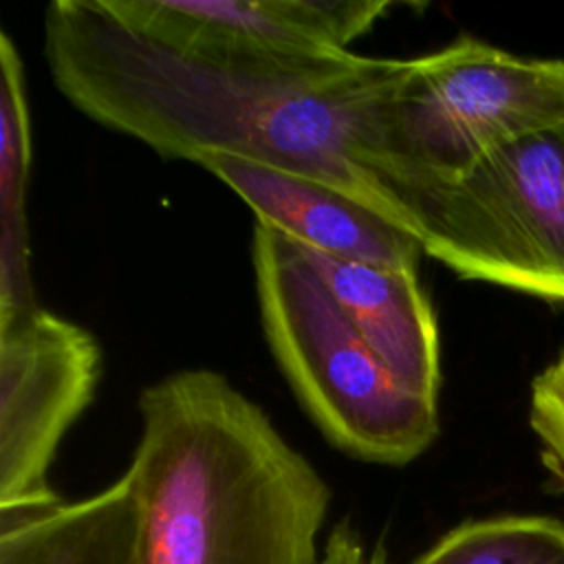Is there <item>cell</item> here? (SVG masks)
Segmentation results:
<instances>
[{
    "label": "cell",
    "mask_w": 564,
    "mask_h": 564,
    "mask_svg": "<svg viewBox=\"0 0 564 564\" xmlns=\"http://www.w3.org/2000/svg\"><path fill=\"white\" fill-rule=\"evenodd\" d=\"M44 59L57 90L95 123L163 159L218 150L330 183L405 227L379 167V106L408 59L236 64L172 51L101 0H53ZM408 229V227H405Z\"/></svg>",
    "instance_id": "obj_1"
},
{
    "label": "cell",
    "mask_w": 564,
    "mask_h": 564,
    "mask_svg": "<svg viewBox=\"0 0 564 564\" xmlns=\"http://www.w3.org/2000/svg\"><path fill=\"white\" fill-rule=\"evenodd\" d=\"M139 416L134 564L319 562L326 480L225 375H165Z\"/></svg>",
    "instance_id": "obj_2"
},
{
    "label": "cell",
    "mask_w": 564,
    "mask_h": 564,
    "mask_svg": "<svg viewBox=\"0 0 564 564\" xmlns=\"http://www.w3.org/2000/svg\"><path fill=\"white\" fill-rule=\"evenodd\" d=\"M256 297L264 339L293 394L344 454L401 467L438 436V401L405 388L364 339L304 249L256 220Z\"/></svg>",
    "instance_id": "obj_3"
},
{
    "label": "cell",
    "mask_w": 564,
    "mask_h": 564,
    "mask_svg": "<svg viewBox=\"0 0 564 564\" xmlns=\"http://www.w3.org/2000/svg\"><path fill=\"white\" fill-rule=\"evenodd\" d=\"M562 123L564 62L527 59L463 35L408 59L386 93L377 123L381 176L401 207L408 192Z\"/></svg>",
    "instance_id": "obj_4"
},
{
    "label": "cell",
    "mask_w": 564,
    "mask_h": 564,
    "mask_svg": "<svg viewBox=\"0 0 564 564\" xmlns=\"http://www.w3.org/2000/svg\"><path fill=\"white\" fill-rule=\"evenodd\" d=\"M423 253L463 280L564 302V123L401 198Z\"/></svg>",
    "instance_id": "obj_5"
},
{
    "label": "cell",
    "mask_w": 564,
    "mask_h": 564,
    "mask_svg": "<svg viewBox=\"0 0 564 564\" xmlns=\"http://www.w3.org/2000/svg\"><path fill=\"white\" fill-rule=\"evenodd\" d=\"M101 372L95 337L42 306L0 319V509L59 498L48 471Z\"/></svg>",
    "instance_id": "obj_6"
},
{
    "label": "cell",
    "mask_w": 564,
    "mask_h": 564,
    "mask_svg": "<svg viewBox=\"0 0 564 564\" xmlns=\"http://www.w3.org/2000/svg\"><path fill=\"white\" fill-rule=\"evenodd\" d=\"M126 26L172 51L258 66L350 53L394 2L381 0H101Z\"/></svg>",
    "instance_id": "obj_7"
},
{
    "label": "cell",
    "mask_w": 564,
    "mask_h": 564,
    "mask_svg": "<svg viewBox=\"0 0 564 564\" xmlns=\"http://www.w3.org/2000/svg\"><path fill=\"white\" fill-rule=\"evenodd\" d=\"M192 163L234 189L256 214L304 249L392 269H416L419 238L383 212L313 176L231 152H198Z\"/></svg>",
    "instance_id": "obj_8"
},
{
    "label": "cell",
    "mask_w": 564,
    "mask_h": 564,
    "mask_svg": "<svg viewBox=\"0 0 564 564\" xmlns=\"http://www.w3.org/2000/svg\"><path fill=\"white\" fill-rule=\"evenodd\" d=\"M304 253L388 370L412 392L438 401V326L416 269L377 267L311 249Z\"/></svg>",
    "instance_id": "obj_9"
},
{
    "label": "cell",
    "mask_w": 564,
    "mask_h": 564,
    "mask_svg": "<svg viewBox=\"0 0 564 564\" xmlns=\"http://www.w3.org/2000/svg\"><path fill=\"white\" fill-rule=\"evenodd\" d=\"M139 502L128 471L101 491L0 509V564H134Z\"/></svg>",
    "instance_id": "obj_10"
},
{
    "label": "cell",
    "mask_w": 564,
    "mask_h": 564,
    "mask_svg": "<svg viewBox=\"0 0 564 564\" xmlns=\"http://www.w3.org/2000/svg\"><path fill=\"white\" fill-rule=\"evenodd\" d=\"M31 170V119L20 55L0 33V317L37 306L29 271L26 185Z\"/></svg>",
    "instance_id": "obj_11"
},
{
    "label": "cell",
    "mask_w": 564,
    "mask_h": 564,
    "mask_svg": "<svg viewBox=\"0 0 564 564\" xmlns=\"http://www.w3.org/2000/svg\"><path fill=\"white\" fill-rule=\"evenodd\" d=\"M412 564H564V522L549 516L467 520Z\"/></svg>",
    "instance_id": "obj_12"
},
{
    "label": "cell",
    "mask_w": 564,
    "mask_h": 564,
    "mask_svg": "<svg viewBox=\"0 0 564 564\" xmlns=\"http://www.w3.org/2000/svg\"><path fill=\"white\" fill-rule=\"evenodd\" d=\"M529 423L542 463L564 494V348L531 383Z\"/></svg>",
    "instance_id": "obj_13"
},
{
    "label": "cell",
    "mask_w": 564,
    "mask_h": 564,
    "mask_svg": "<svg viewBox=\"0 0 564 564\" xmlns=\"http://www.w3.org/2000/svg\"><path fill=\"white\" fill-rule=\"evenodd\" d=\"M317 564H388V551L381 542L370 544L348 520H341L326 535Z\"/></svg>",
    "instance_id": "obj_14"
}]
</instances>
